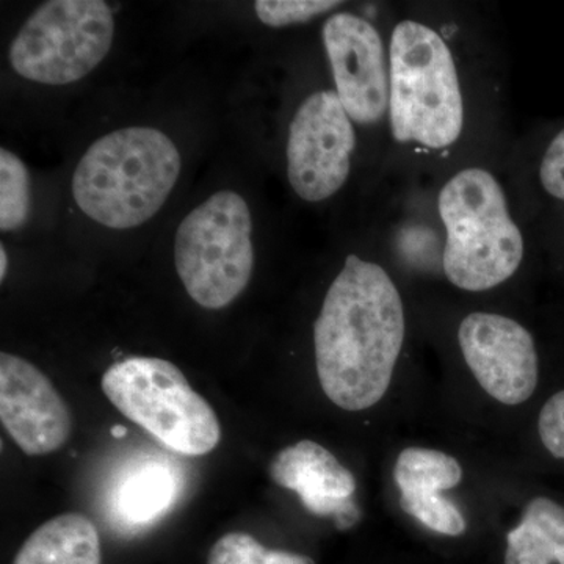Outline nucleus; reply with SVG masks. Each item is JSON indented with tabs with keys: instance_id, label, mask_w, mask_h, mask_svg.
<instances>
[{
	"instance_id": "obj_14",
	"label": "nucleus",
	"mask_w": 564,
	"mask_h": 564,
	"mask_svg": "<svg viewBox=\"0 0 564 564\" xmlns=\"http://www.w3.org/2000/svg\"><path fill=\"white\" fill-rule=\"evenodd\" d=\"M13 564H102L98 530L84 514L57 516L28 538Z\"/></svg>"
},
{
	"instance_id": "obj_15",
	"label": "nucleus",
	"mask_w": 564,
	"mask_h": 564,
	"mask_svg": "<svg viewBox=\"0 0 564 564\" xmlns=\"http://www.w3.org/2000/svg\"><path fill=\"white\" fill-rule=\"evenodd\" d=\"M507 541L505 564H564V508L536 497Z\"/></svg>"
},
{
	"instance_id": "obj_3",
	"label": "nucleus",
	"mask_w": 564,
	"mask_h": 564,
	"mask_svg": "<svg viewBox=\"0 0 564 564\" xmlns=\"http://www.w3.org/2000/svg\"><path fill=\"white\" fill-rule=\"evenodd\" d=\"M447 232L444 273L467 292H485L510 280L524 261L525 242L508 210L507 195L492 173H456L437 198Z\"/></svg>"
},
{
	"instance_id": "obj_16",
	"label": "nucleus",
	"mask_w": 564,
	"mask_h": 564,
	"mask_svg": "<svg viewBox=\"0 0 564 564\" xmlns=\"http://www.w3.org/2000/svg\"><path fill=\"white\" fill-rule=\"evenodd\" d=\"M393 480L402 494H441L462 484L463 467L444 452L408 447L397 458Z\"/></svg>"
},
{
	"instance_id": "obj_10",
	"label": "nucleus",
	"mask_w": 564,
	"mask_h": 564,
	"mask_svg": "<svg viewBox=\"0 0 564 564\" xmlns=\"http://www.w3.org/2000/svg\"><path fill=\"white\" fill-rule=\"evenodd\" d=\"M322 35L348 117L364 126L383 120L389 111V66L380 32L361 17L337 13L323 24Z\"/></svg>"
},
{
	"instance_id": "obj_1",
	"label": "nucleus",
	"mask_w": 564,
	"mask_h": 564,
	"mask_svg": "<svg viewBox=\"0 0 564 564\" xmlns=\"http://www.w3.org/2000/svg\"><path fill=\"white\" fill-rule=\"evenodd\" d=\"M402 296L383 267L350 254L329 285L314 326L322 391L337 406L364 411L388 392L402 351Z\"/></svg>"
},
{
	"instance_id": "obj_12",
	"label": "nucleus",
	"mask_w": 564,
	"mask_h": 564,
	"mask_svg": "<svg viewBox=\"0 0 564 564\" xmlns=\"http://www.w3.org/2000/svg\"><path fill=\"white\" fill-rule=\"evenodd\" d=\"M270 478L281 488L299 494L311 514L334 518L339 530L351 529L359 521L355 475L314 441L282 448L270 464Z\"/></svg>"
},
{
	"instance_id": "obj_20",
	"label": "nucleus",
	"mask_w": 564,
	"mask_h": 564,
	"mask_svg": "<svg viewBox=\"0 0 564 564\" xmlns=\"http://www.w3.org/2000/svg\"><path fill=\"white\" fill-rule=\"evenodd\" d=\"M340 3L336 0H258L254 10L259 20L269 28H288L314 20Z\"/></svg>"
},
{
	"instance_id": "obj_18",
	"label": "nucleus",
	"mask_w": 564,
	"mask_h": 564,
	"mask_svg": "<svg viewBox=\"0 0 564 564\" xmlns=\"http://www.w3.org/2000/svg\"><path fill=\"white\" fill-rule=\"evenodd\" d=\"M207 564H315L311 556L263 547L251 534L232 532L221 536L207 556Z\"/></svg>"
},
{
	"instance_id": "obj_22",
	"label": "nucleus",
	"mask_w": 564,
	"mask_h": 564,
	"mask_svg": "<svg viewBox=\"0 0 564 564\" xmlns=\"http://www.w3.org/2000/svg\"><path fill=\"white\" fill-rule=\"evenodd\" d=\"M538 433L549 454L564 459V391L545 402L538 419Z\"/></svg>"
},
{
	"instance_id": "obj_17",
	"label": "nucleus",
	"mask_w": 564,
	"mask_h": 564,
	"mask_svg": "<svg viewBox=\"0 0 564 564\" xmlns=\"http://www.w3.org/2000/svg\"><path fill=\"white\" fill-rule=\"evenodd\" d=\"M31 174L13 152L0 150V229L3 232L22 228L31 215Z\"/></svg>"
},
{
	"instance_id": "obj_24",
	"label": "nucleus",
	"mask_w": 564,
	"mask_h": 564,
	"mask_svg": "<svg viewBox=\"0 0 564 564\" xmlns=\"http://www.w3.org/2000/svg\"><path fill=\"white\" fill-rule=\"evenodd\" d=\"M126 433H128V430H126L124 426L117 425L111 429V434H113L115 437H124Z\"/></svg>"
},
{
	"instance_id": "obj_7",
	"label": "nucleus",
	"mask_w": 564,
	"mask_h": 564,
	"mask_svg": "<svg viewBox=\"0 0 564 564\" xmlns=\"http://www.w3.org/2000/svg\"><path fill=\"white\" fill-rule=\"evenodd\" d=\"M113 35V13L102 0H51L18 32L10 65L39 84H73L107 57Z\"/></svg>"
},
{
	"instance_id": "obj_13",
	"label": "nucleus",
	"mask_w": 564,
	"mask_h": 564,
	"mask_svg": "<svg viewBox=\"0 0 564 564\" xmlns=\"http://www.w3.org/2000/svg\"><path fill=\"white\" fill-rule=\"evenodd\" d=\"M180 488V475L169 463L141 459L122 474L111 497V507L122 525L152 524L172 508Z\"/></svg>"
},
{
	"instance_id": "obj_21",
	"label": "nucleus",
	"mask_w": 564,
	"mask_h": 564,
	"mask_svg": "<svg viewBox=\"0 0 564 564\" xmlns=\"http://www.w3.org/2000/svg\"><path fill=\"white\" fill-rule=\"evenodd\" d=\"M538 182L549 199L564 206V126L545 143L538 163Z\"/></svg>"
},
{
	"instance_id": "obj_5",
	"label": "nucleus",
	"mask_w": 564,
	"mask_h": 564,
	"mask_svg": "<svg viewBox=\"0 0 564 564\" xmlns=\"http://www.w3.org/2000/svg\"><path fill=\"white\" fill-rule=\"evenodd\" d=\"M102 391L124 417L170 451L203 456L220 444L217 414L166 359L131 356L111 364Z\"/></svg>"
},
{
	"instance_id": "obj_4",
	"label": "nucleus",
	"mask_w": 564,
	"mask_h": 564,
	"mask_svg": "<svg viewBox=\"0 0 564 564\" xmlns=\"http://www.w3.org/2000/svg\"><path fill=\"white\" fill-rule=\"evenodd\" d=\"M389 120L393 139L444 150L459 139L464 104L451 47L436 31L406 20L389 47Z\"/></svg>"
},
{
	"instance_id": "obj_11",
	"label": "nucleus",
	"mask_w": 564,
	"mask_h": 564,
	"mask_svg": "<svg viewBox=\"0 0 564 564\" xmlns=\"http://www.w3.org/2000/svg\"><path fill=\"white\" fill-rule=\"evenodd\" d=\"M0 419L25 455L61 451L70 436L68 404L39 367L20 356L0 355Z\"/></svg>"
},
{
	"instance_id": "obj_2",
	"label": "nucleus",
	"mask_w": 564,
	"mask_h": 564,
	"mask_svg": "<svg viewBox=\"0 0 564 564\" xmlns=\"http://www.w3.org/2000/svg\"><path fill=\"white\" fill-rule=\"evenodd\" d=\"M181 154L165 133L151 128L110 132L82 155L73 176L77 206L110 229L151 220L172 193Z\"/></svg>"
},
{
	"instance_id": "obj_8",
	"label": "nucleus",
	"mask_w": 564,
	"mask_h": 564,
	"mask_svg": "<svg viewBox=\"0 0 564 564\" xmlns=\"http://www.w3.org/2000/svg\"><path fill=\"white\" fill-rule=\"evenodd\" d=\"M355 147L351 118L336 91L304 99L289 128L288 176L293 192L310 203L336 195L350 174Z\"/></svg>"
},
{
	"instance_id": "obj_9",
	"label": "nucleus",
	"mask_w": 564,
	"mask_h": 564,
	"mask_svg": "<svg viewBox=\"0 0 564 564\" xmlns=\"http://www.w3.org/2000/svg\"><path fill=\"white\" fill-rule=\"evenodd\" d=\"M464 361L497 402L525 403L538 386V351L529 329L500 314L473 313L458 329Z\"/></svg>"
},
{
	"instance_id": "obj_19",
	"label": "nucleus",
	"mask_w": 564,
	"mask_h": 564,
	"mask_svg": "<svg viewBox=\"0 0 564 564\" xmlns=\"http://www.w3.org/2000/svg\"><path fill=\"white\" fill-rule=\"evenodd\" d=\"M400 508L433 532L459 536L466 530V519L454 502L441 494H402Z\"/></svg>"
},
{
	"instance_id": "obj_23",
	"label": "nucleus",
	"mask_w": 564,
	"mask_h": 564,
	"mask_svg": "<svg viewBox=\"0 0 564 564\" xmlns=\"http://www.w3.org/2000/svg\"><path fill=\"white\" fill-rule=\"evenodd\" d=\"M7 269H9V258H7L6 248H0V278H6Z\"/></svg>"
},
{
	"instance_id": "obj_6",
	"label": "nucleus",
	"mask_w": 564,
	"mask_h": 564,
	"mask_svg": "<svg viewBox=\"0 0 564 564\" xmlns=\"http://www.w3.org/2000/svg\"><path fill=\"white\" fill-rule=\"evenodd\" d=\"M251 212L242 196L223 191L182 220L174 263L185 291L206 310H223L247 289L254 269Z\"/></svg>"
}]
</instances>
